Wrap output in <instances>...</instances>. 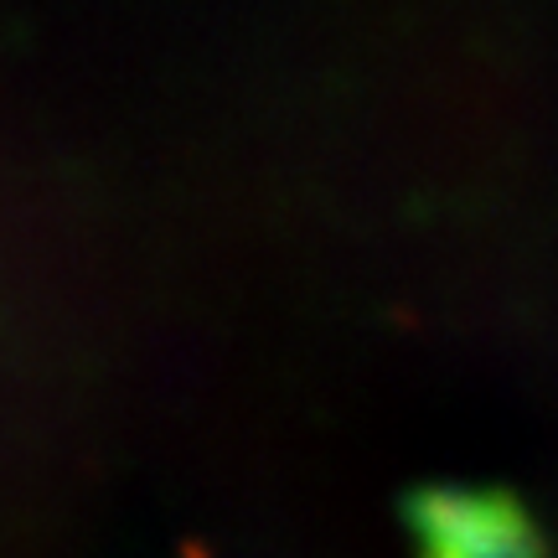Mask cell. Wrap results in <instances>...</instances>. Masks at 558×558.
<instances>
[{
	"mask_svg": "<svg viewBox=\"0 0 558 558\" xmlns=\"http://www.w3.org/2000/svg\"><path fill=\"white\" fill-rule=\"evenodd\" d=\"M403 522L424 558H554L538 518L512 492L424 486L403 501Z\"/></svg>",
	"mask_w": 558,
	"mask_h": 558,
	"instance_id": "6da1fadb",
	"label": "cell"
}]
</instances>
